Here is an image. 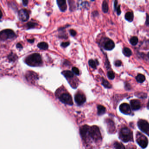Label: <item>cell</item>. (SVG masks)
Masks as SVG:
<instances>
[{"instance_id":"6da1fadb","label":"cell","mask_w":149,"mask_h":149,"mask_svg":"<svg viewBox=\"0 0 149 149\" xmlns=\"http://www.w3.org/2000/svg\"><path fill=\"white\" fill-rule=\"evenodd\" d=\"M25 62L31 66H38L42 64V58L40 54L34 53L25 58Z\"/></svg>"},{"instance_id":"7a4b0ae2","label":"cell","mask_w":149,"mask_h":149,"mask_svg":"<svg viewBox=\"0 0 149 149\" xmlns=\"http://www.w3.org/2000/svg\"><path fill=\"white\" fill-rule=\"evenodd\" d=\"M120 139L124 142L133 140L132 132L129 128L125 127L122 129L120 133Z\"/></svg>"},{"instance_id":"3957f363","label":"cell","mask_w":149,"mask_h":149,"mask_svg":"<svg viewBox=\"0 0 149 149\" xmlns=\"http://www.w3.org/2000/svg\"><path fill=\"white\" fill-rule=\"evenodd\" d=\"M89 137H91L95 142L101 140V134L98 127L93 126L90 127L89 132Z\"/></svg>"},{"instance_id":"277c9868","label":"cell","mask_w":149,"mask_h":149,"mask_svg":"<svg viewBox=\"0 0 149 149\" xmlns=\"http://www.w3.org/2000/svg\"><path fill=\"white\" fill-rule=\"evenodd\" d=\"M16 37V34L12 30L6 29L3 30L0 33V39L1 40H5L9 39H13Z\"/></svg>"},{"instance_id":"5b68a950","label":"cell","mask_w":149,"mask_h":149,"mask_svg":"<svg viewBox=\"0 0 149 149\" xmlns=\"http://www.w3.org/2000/svg\"><path fill=\"white\" fill-rule=\"evenodd\" d=\"M137 141L138 144L143 149L147 146L148 144L147 139L144 135L139 132L137 133Z\"/></svg>"},{"instance_id":"8992f818","label":"cell","mask_w":149,"mask_h":149,"mask_svg":"<svg viewBox=\"0 0 149 149\" xmlns=\"http://www.w3.org/2000/svg\"><path fill=\"white\" fill-rule=\"evenodd\" d=\"M138 126L139 129L149 136V123L145 120H139L138 122Z\"/></svg>"},{"instance_id":"52a82bcc","label":"cell","mask_w":149,"mask_h":149,"mask_svg":"<svg viewBox=\"0 0 149 149\" xmlns=\"http://www.w3.org/2000/svg\"><path fill=\"white\" fill-rule=\"evenodd\" d=\"M59 99L64 104L69 105H72L73 104L72 97L69 93H64L62 94L59 96Z\"/></svg>"},{"instance_id":"ba28073f","label":"cell","mask_w":149,"mask_h":149,"mask_svg":"<svg viewBox=\"0 0 149 149\" xmlns=\"http://www.w3.org/2000/svg\"><path fill=\"white\" fill-rule=\"evenodd\" d=\"M18 17L21 21H27L29 17L28 11L25 9H21L18 11Z\"/></svg>"},{"instance_id":"9c48e42d","label":"cell","mask_w":149,"mask_h":149,"mask_svg":"<svg viewBox=\"0 0 149 149\" xmlns=\"http://www.w3.org/2000/svg\"><path fill=\"white\" fill-rule=\"evenodd\" d=\"M74 100L78 105L80 106L83 105L86 101V97L84 94L82 93H77L75 95Z\"/></svg>"},{"instance_id":"30bf717a","label":"cell","mask_w":149,"mask_h":149,"mask_svg":"<svg viewBox=\"0 0 149 149\" xmlns=\"http://www.w3.org/2000/svg\"><path fill=\"white\" fill-rule=\"evenodd\" d=\"M26 79L28 81L31 82L35 81L36 80L38 79V75L36 73L31 71H28L25 74Z\"/></svg>"},{"instance_id":"8fae6325","label":"cell","mask_w":149,"mask_h":149,"mask_svg":"<svg viewBox=\"0 0 149 149\" xmlns=\"http://www.w3.org/2000/svg\"><path fill=\"white\" fill-rule=\"evenodd\" d=\"M90 128V127L87 125H84L80 128V133L83 139H86L89 138V132Z\"/></svg>"},{"instance_id":"7c38bea8","label":"cell","mask_w":149,"mask_h":149,"mask_svg":"<svg viewBox=\"0 0 149 149\" xmlns=\"http://www.w3.org/2000/svg\"><path fill=\"white\" fill-rule=\"evenodd\" d=\"M120 109L122 113L126 115H129L131 113V110L129 105L125 103L120 106Z\"/></svg>"},{"instance_id":"4fadbf2b","label":"cell","mask_w":149,"mask_h":149,"mask_svg":"<svg viewBox=\"0 0 149 149\" xmlns=\"http://www.w3.org/2000/svg\"><path fill=\"white\" fill-rule=\"evenodd\" d=\"M115 47V44L114 42L112 40H108L105 42L104 46V48L107 50H111L114 49Z\"/></svg>"},{"instance_id":"5bb4252c","label":"cell","mask_w":149,"mask_h":149,"mask_svg":"<svg viewBox=\"0 0 149 149\" xmlns=\"http://www.w3.org/2000/svg\"><path fill=\"white\" fill-rule=\"evenodd\" d=\"M130 105L133 110H137L140 108V102L137 99L131 100L130 101Z\"/></svg>"},{"instance_id":"9a60e30c","label":"cell","mask_w":149,"mask_h":149,"mask_svg":"<svg viewBox=\"0 0 149 149\" xmlns=\"http://www.w3.org/2000/svg\"><path fill=\"white\" fill-rule=\"evenodd\" d=\"M59 9L61 11H65L67 9L66 2L64 0H57V1Z\"/></svg>"},{"instance_id":"2e32d148","label":"cell","mask_w":149,"mask_h":149,"mask_svg":"<svg viewBox=\"0 0 149 149\" xmlns=\"http://www.w3.org/2000/svg\"><path fill=\"white\" fill-rule=\"evenodd\" d=\"M107 122L109 132L111 133H114V132L115 131V126L114 122L112 120L109 119L107 120Z\"/></svg>"},{"instance_id":"e0dca14e","label":"cell","mask_w":149,"mask_h":149,"mask_svg":"<svg viewBox=\"0 0 149 149\" xmlns=\"http://www.w3.org/2000/svg\"><path fill=\"white\" fill-rule=\"evenodd\" d=\"M62 74L66 78H70L74 77L73 73L69 70H64L62 72Z\"/></svg>"},{"instance_id":"ac0fdd59","label":"cell","mask_w":149,"mask_h":149,"mask_svg":"<svg viewBox=\"0 0 149 149\" xmlns=\"http://www.w3.org/2000/svg\"><path fill=\"white\" fill-rule=\"evenodd\" d=\"M133 14L132 12H128L125 14V18L127 21L131 22L133 20Z\"/></svg>"},{"instance_id":"d6986e66","label":"cell","mask_w":149,"mask_h":149,"mask_svg":"<svg viewBox=\"0 0 149 149\" xmlns=\"http://www.w3.org/2000/svg\"><path fill=\"white\" fill-rule=\"evenodd\" d=\"M37 47L38 48H40V49H43V50H46L48 48V44L47 42H40L37 45Z\"/></svg>"},{"instance_id":"ffe728a7","label":"cell","mask_w":149,"mask_h":149,"mask_svg":"<svg viewBox=\"0 0 149 149\" xmlns=\"http://www.w3.org/2000/svg\"><path fill=\"white\" fill-rule=\"evenodd\" d=\"M8 58L10 62H14L16 61L18 58V56L16 54L13 53H11L8 56Z\"/></svg>"},{"instance_id":"44dd1931","label":"cell","mask_w":149,"mask_h":149,"mask_svg":"<svg viewBox=\"0 0 149 149\" xmlns=\"http://www.w3.org/2000/svg\"><path fill=\"white\" fill-rule=\"evenodd\" d=\"M88 64L93 69H96L97 65L99 64V62L97 60L94 61L93 59H90L88 61Z\"/></svg>"},{"instance_id":"7402d4cb","label":"cell","mask_w":149,"mask_h":149,"mask_svg":"<svg viewBox=\"0 0 149 149\" xmlns=\"http://www.w3.org/2000/svg\"><path fill=\"white\" fill-rule=\"evenodd\" d=\"M123 53L124 54V55L127 57H129L132 54V51L129 48H127V47H125L123 48Z\"/></svg>"},{"instance_id":"603a6c76","label":"cell","mask_w":149,"mask_h":149,"mask_svg":"<svg viewBox=\"0 0 149 149\" xmlns=\"http://www.w3.org/2000/svg\"><path fill=\"white\" fill-rule=\"evenodd\" d=\"M37 25H38V24L36 23L30 21L25 24V27L27 29H30V28H34L36 27Z\"/></svg>"},{"instance_id":"cb8c5ba5","label":"cell","mask_w":149,"mask_h":149,"mask_svg":"<svg viewBox=\"0 0 149 149\" xmlns=\"http://www.w3.org/2000/svg\"><path fill=\"white\" fill-rule=\"evenodd\" d=\"M106 111V108L104 106L101 105H99L98 106V113L99 115H102L104 114Z\"/></svg>"},{"instance_id":"d4e9b609","label":"cell","mask_w":149,"mask_h":149,"mask_svg":"<svg viewBox=\"0 0 149 149\" xmlns=\"http://www.w3.org/2000/svg\"><path fill=\"white\" fill-rule=\"evenodd\" d=\"M137 81L139 83H142L144 82L146 78L145 76L144 75L141 74H139L136 77Z\"/></svg>"},{"instance_id":"484cf974","label":"cell","mask_w":149,"mask_h":149,"mask_svg":"<svg viewBox=\"0 0 149 149\" xmlns=\"http://www.w3.org/2000/svg\"><path fill=\"white\" fill-rule=\"evenodd\" d=\"M102 80V85L104 86L105 87L107 88H110L111 87V85L109 83V82L106 80L104 78H101Z\"/></svg>"},{"instance_id":"4316f807","label":"cell","mask_w":149,"mask_h":149,"mask_svg":"<svg viewBox=\"0 0 149 149\" xmlns=\"http://www.w3.org/2000/svg\"><path fill=\"white\" fill-rule=\"evenodd\" d=\"M102 10L104 13H107L108 11V6L107 2L105 1L103 2L102 4Z\"/></svg>"},{"instance_id":"83f0119b","label":"cell","mask_w":149,"mask_h":149,"mask_svg":"<svg viewBox=\"0 0 149 149\" xmlns=\"http://www.w3.org/2000/svg\"><path fill=\"white\" fill-rule=\"evenodd\" d=\"M114 146L115 149H125L124 145L118 142L114 143Z\"/></svg>"},{"instance_id":"f1b7e54d","label":"cell","mask_w":149,"mask_h":149,"mask_svg":"<svg viewBox=\"0 0 149 149\" xmlns=\"http://www.w3.org/2000/svg\"><path fill=\"white\" fill-rule=\"evenodd\" d=\"M130 42L132 46H136L138 42V38L137 36L132 37L130 40Z\"/></svg>"},{"instance_id":"f546056e","label":"cell","mask_w":149,"mask_h":149,"mask_svg":"<svg viewBox=\"0 0 149 149\" xmlns=\"http://www.w3.org/2000/svg\"><path fill=\"white\" fill-rule=\"evenodd\" d=\"M107 76H108V78L109 79H111V80H113V79H114L115 78V74H114V73L112 71H108V73H107Z\"/></svg>"},{"instance_id":"4dcf8cb0","label":"cell","mask_w":149,"mask_h":149,"mask_svg":"<svg viewBox=\"0 0 149 149\" xmlns=\"http://www.w3.org/2000/svg\"><path fill=\"white\" fill-rule=\"evenodd\" d=\"M136 95L137 96V97H139L140 98H142V99H144V98H146V94H145V93H141V92H137V94H136Z\"/></svg>"},{"instance_id":"1f68e13d","label":"cell","mask_w":149,"mask_h":149,"mask_svg":"<svg viewBox=\"0 0 149 149\" xmlns=\"http://www.w3.org/2000/svg\"><path fill=\"white\" fill-rule=\"evenodd\" d=\"M72 70L73 73H75V74L77 75H79L80 74V71L76 67H73L72 68Z\"/></svg>"},{"instance_id":"d6a6232c","label":"cell","mask_w":149,"mask_h":149,"mask_svg":"<svg viewBox=\"0 0 149 149\" xmlns=\"http://www.w3.org/2000/svg\"><path fill=\"white\" fill-rule=\"evenodd\" d=\"M70 43L69 42H63L61 44V46L65 48V47H68V46L70 45Z\"/></svg>"},{"instance_id":"836d02e7","label":"cell","mask_w":149,"mask_h":149,"mask_svg":"<svg viewBox=\"0 0 149 149\" xmlns=\"http://www.w3.org/2000/svg\"><path fill=\"white\" fill-rule=\"evenodd\" d=\"M115 66H121L122 65V61L120 60H117L115 62Z\"/></svg>"},{"instance_id":"e575fe53","label":"cell","mask_w":149,"mask_h":149,"mask_svg":"<svg viewBox=\"0 0 149 149\" xmlns=\"http://www.w3.org/2000/svg\"><path fill=\"white\" fill-rule=\"evenodd\" d=\"M70 35L73 36H74L77 34V32H76V31L73 29H70Z\"/></svg>"},{"instance_id":"d590c367","label":"cell","mask_w":149,"mask_h":149,"mask_svg":"<svg viewBox=\"0 0 149 149\" xmlns=\"http://www.w3.org/2000/svg\"><path fill=\"white\" fill-rule=\"evenodd\" d=\"M120 5H118V7H117L116 9V11H117V14H118V16L120 15V14H121V9H120Z\"/></svg>"},{"instance_id":"8d00e7d4","label":"cell","mask_w":149,"mask_h":149,"mask_svg":"<svg viewBox=\"0 0 149 149\" xmlns=\"http://www.w3.org/2000/svg\"><path fill=\"white\" fill-rule=\"evenodd\" d=\"M16 47H17V48H18V49H23V46H22L21 44L20 43H18L17 44V45H16Z\"/></svg>"},{"instance_id":"74e56055","label":"cell","mask_w":149,"mask_h":149,"mask_svg":"<svg viewBox=\"0 0 149 149\" xmlns=\"http://www.w3.org/2000/svg\"><path fill=\"white\" fill-rule=\"evenodd\" d=\"M146 25H149V16L147 14H146Z\"/></svg>"},{"instance_id":"f35d334b","label":"cell","mask_w":149,"mask_h":149,"mask_svg":"<svg viewBox=\"0 0 149 149\" xmlns=\"http://www.w3.org/2000/svg\"><path fill=\"white\" fill-rule=\"evenodd\" d=\"M70 62L68 61H67V60H65L64 63H63V64L65 65H66V66H69L70 64Z\"/></svg>"},{"instance_id":"ab89813d","label":"cell","mask_w":149,"mask_h":149,"mask_svg":"<svg viewBox=\"0 0 149 149\" xmlns=\"http://www.w3.org/2000/svg\"><path fill=\"white\" fill-rule=\"evenodd\" d=\"M117 4H118V1H115L114 2V9H115V10H116L117 7H118Z\"/></svg>"},{"instance_id":"60d3db41","label":"cell","mask_w":149,"mask_h":149,"mask_svg":"<svg viewBox=\"0 0 149 149\" xmlns=\"http://www.w3.org/2000/svg\"><path fill=\"white\" fill-rule=\"evenodd\" d=\"M28 1L27 0H23V4L24 6H27L28 4Z\"/></svg>"},{"instance_id":"b9f144b4","label":"cell","mask_w":149,"mask_h":149,"mask_svg":"<svg viewBox=\"0 0 149 149\" xmlns=\"http://www.w3.org/2000/svg\"><path fill=\"white\" fill-rule=\"evenodd\" d=\"M34 40H35L34 39H28V40H27L28 42H29V43H33L34 42Z\"/></svg>"},{"instance_id":"7bdbcfd3","label":"cell","mask_w":149,"mask_h":149,"mask_svg":"<svg viewBox=\"0 0 149 149\" xmlns=\"http://www.w3.org/2000/svg\"><path fill=\"white\" fill-rule=\"evenodd\" d=\"M147 107L148 109H149V101H148V102L147 106Z\"/></svg>"},{"instance_id":"ee69618b","label":"cell","mask_w":149,"mask_h":149,"mask_svg":"<svg viewBox=\"0 0 149 149\" xmlns=\"http://www.w3.org/2000/svg\"><path fill=\"white\" fill-rule=\"evenodd\" d=\"M2 11H1V16H0L1 18H2Z\"/></svg>"}]
</instances>
